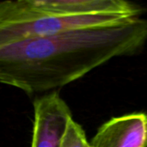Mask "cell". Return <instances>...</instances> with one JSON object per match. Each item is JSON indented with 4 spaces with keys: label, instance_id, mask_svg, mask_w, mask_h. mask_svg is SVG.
<instances>
[{
    "label": "cell",
    "instance_id": "6da1fadb",
    "mask_svg": "<svg viewBox=\"0 0 147 147\" xmlns=\"http://www.w3.org/2000/svg\"><path fill=\"white\" fill-rule=\"evenodd\" d=\"M147 40V21L69 30L0 47V83L26 93L63 87L109 60L137 53Z\"/></svg>",
    "mask_w": 147,
    "mask_h": 147
},
{
    "label": "cell",
    "instance_id": "7a4b0ae2",
    "mask_svg": "<svg viewBox=\"0 0 147 147\" xmlns=\"http://www.w3.org/2000/svg\"><path fill=\"white\" fill-rule=\"evenodd\" d=\"M140 5L123 0L0 2V47L24 40L140 17Z\"/></svg>",
    "mask_w": 147,
    "mask_h": 147
},
{
    "label": "cell",
    "instance_id": "3957f363",
    "mask_svg": "<svg viewBox=\"0 0 147 147\" xmlns=\"http://www.w3.org/2000/svg\"><path fill=\"white\" fill-rule=\"evenodd\" d=\"M72 115L58 91H52L34 102L31 147H61Z\"/></svg>",
    "mask_w": 147,
    "mask_h": 147
},
{
    "label": "cell",
    "instance_id": "277c9868",
    "mask_svg": "<svg viewBox=\"0 0 147 147\" xmlns=\"http://www.w3.org/2000/svg\"><path fill=\"white\" fill-rule=\"evenodd\" d=\"M90 147H147V115L133 113L102 124Z\"/></svg>",
    "mask_w": 147,
    "mask_h": 147
},
{
    "label": "cell",
    "instance_id": "5b68a950",
    "mask_svg": "<svg viewBox=\"0 0 147 147\" xmlns=\"http://www.w3.org/2000/svg\"><path fill=\"white\" fill-rule=\"evenodd\" d=\"M61 147H90L83 127L73 119L69 123Z\"/></svg>",
    "mask_w": 147,
    "mask_h": 147
}]
</instances>
